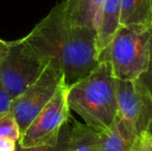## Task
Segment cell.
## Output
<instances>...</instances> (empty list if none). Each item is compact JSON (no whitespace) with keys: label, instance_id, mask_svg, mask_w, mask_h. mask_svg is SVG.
I'll list each match as a JSON object with an SVG mask.
<instances>
[{"label":"cell","instance_id":"obj_10","mask_svg":"<svg viewBox=\"0 0 152 151\" xmlns=\"http://www.w3.org/2000/svg\"><path fill=\"white\" fill-rule=\"evenodd\" d=\"M120 7L121 0H104L96 32V47L98 57L119 28Z\"/></svg>","mask_w":152,"mask_h":151},{"label":"cell","instance_id":"obj_5","mask_svg":"<svg viewBox=\"0 0 152 151\" xmlns=\"http://www.w3.org/2000/svg\"><path fill=\"white\" fill-rule=\"evenodd\" d=\"M69 120L67 85L63 80L51 101L21 133L19 145L23 148L55 145L59 139L61 128Z\"/></svg>","mask_w":152,"mask_h":151},{"label":"cell","instance_id":"obj_11","mask_svg":"<svg viewBox=\"0 0 152 151\" xmlns=\"http://www.w3.org/2000/svg\"><path fill=\"white\" fill-rule=\"evenodd\" d=\"M119 26H152V0H121Z\"/></svg>","mask_w":152,"mask_h":151},{"label":"cell","instance_id":"obj_13","mask_svg":"<svg viewBox=\"0 0 152 151\" xmlns=\"http://www.w3.org/2000/svg\"><path fill=\"white\" fill-rule=\"evenodd\" d=\"M69 135H70V123L68 121L61 128L59 139L55 145L38 146V147H29V148H23L20 145H18L16 151H68Z\"/></svg>","mask_w":152,"mask_h":151},{"label":"cell","instance_id":"obj_15","mask_svg":"<svg viewBox=\"0 0 152 151\" xmlns=\"http://www.w3.org/2000/svg\"><path fill=\"white\" fill-rule=\"evenodd\" d=\"M145 87L149 90L152 95V26L150 32V39H149V51H148V61L145 71L142 76L138 79Z\"/></svg>","mask_w":152,"mask_h":151},{"label":"cell","instance_id":"obj_8","mask_svg":"<svg viewBox=\"0 0 152 151\" xmlns=\"http://www.w3.org/2000/svg\"><path fill=\"white\" fill-rule=\"evenodd\" d=\"M99 133L100 151H138L140 136L117 115L113 123Z\"/></svg>","mask_w":152,"mask_h":151},{"label":"cell","instance_id":"obj_2","mask_svg":"<svg viewBox=\"0 0 152 151\" xmlns=\"http://www.w3.org/2000/svg\"><path fill=\"white\" fill-rule=\"evenodd\" d=\"M69 109L97 131L107 129L118 115L116 79L108 61L102 60L88 76L67 86Z\"/></svg>","mask_w":152,"mask_h":151},{"label":"cell","instance_id":"obj_12","mask_svg":"<svg viewBox=\"0 0 152 151\" xmlns=\"http://www.w3.org/2000/svg\"><path fill=\"white\" fill-rule=\"evenodd\" d=\"M70 119L68 151H100L99 133L72 116Z\"/></svg>","mask_w":152,"mask_h":151},{"label":"cell","instance_id":"obj_14","mask_svg":"<svg viewBox=\"0 0 152 151\" xmlns=\"http://www.w3.org/2000/svg\"><path fill=\"white\" fill-rule=\"evenodd\" d=\"M21 131L19 125L12 113L0 119V139H12L15 141L20 140Z\"/></svg>","mask_w":152,"mask_h":151},{"label":"cell","instance_id":"obj_3","mask_svg":"<svg viewBox=\"0 0 152 151\" xmlns=\"http://www.w3.org/2000/svg\"><path fill=\"white\" fill-rule=\"evenodd\" d=\"M150 32L148 26H119L99 61H108L117 80H137L147 66Z\"/></svg>","mask_w":152,"mask_h":151},{"label":"cell","instance_id":"obj_17","mask_svg":"<svg viewBox=\"0 0 152 151\" xmlns=\"http://www.w3.org/2000/svg\"><path fill=\"white\" fill-rule=\"evenodd\" d=\"M138 151H152V136L148 131L140 136Z\"/></svg>","mask_w":152,"mask_h":151},{"label":"cell","instance_id":"obj_7","mask_svg":"<svg viewBox=\"0 0 152 151\" xmlns=\"http://www.w3.org/2000/svg\"><path fill=\"white\" fill-rule=\"evenodd\" d=\"M116 96L118 116L126 125L142 135L152 121V95L137 80H117Z\"/></svg>","mask_w":152,"mask_h":151},{"label":"cell","instance_id":"obj_6","mask_svg":"<svg viewBox=\"0 0 152 151\" xmlns=\"http://www.w3.org/2000/svg\"><path fill=\"white\" fill-rule=\"evenodd\" d=\"M63 80L61 69L50 61L39 78L12 99V114L18 123L21 133L51 101Z\"/></svg>","mask_w":152,"mask_h":151},{"label":"cell","instance_id":"obj_18","mask_svg":"<svg viewBox=\"0 0 152 151\" xmlns=\"http://www.w3.org/2000/svg\"><path fill=\"white\" fill-rule=\"evenodd\" d=\"M147 131H148L149 133H150V135L152 136V121H151V123H150V124H149L148 129H147Z\"/></svg>","mask_w":152,"mask_h":151},{"label":"cell","instance_id":"obj_9","mask_svg":"<svg viewBox=\"0 0 152 151\" xmlns=\"http://www.w3.org/2000/svg\"><path fill=\"white\" fill-rule=\"evenodd\" d=\"M104 0H63L62 14L69 23L97 32Z\"/></svg>","mask_w":152,"mask_h":151},{"label":"cell","instance_id":"obj_4","mask_svg":"<svg viewBox=\"0 0 152 151\" xmlns=\"http://www.w3.org/2000/svg\"><path fill=\"white\" fill-rule=\"evenodd\" d=\"M49 62L25 37L12 42L0 38V82L12 99L33 84Z\"/></svg>","mask_w":152,"mask_h":151},{"label":"cell","instance_id":"obj_16","mask_svg":"<svg viewBox=\"0 0 152 151\" xmlns=\"http://www.w3.org/2000/svg\"><path fill=\"white\" fill-rule=\"evenodd\" d=\"M12 99L0 82V119L12 113Z\"/></svg>","mask_w":152,"mask_h":151},{"label":"cell","instance_id":"obj_1","mask_svg":"<svg viewBox=\"0 0 152 151\" xmlns=\"http://www.w3.org/2000/svg\"><path fill=\"white\" fill-rule=\"evenodd\" d=\"M42 56L61 69L67 86L88 76L99 64L96 32L69 23L58 3L26 36Z\"/></svg>","mask_w":152,"mask_h":151}]
</instances>
